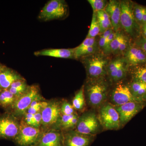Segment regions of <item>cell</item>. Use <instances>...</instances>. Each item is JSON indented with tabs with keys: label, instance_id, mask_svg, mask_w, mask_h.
Here are the masks:
<instances>
[{
	"label": "cell",
	"instance_id": "6da1fadb",
	"mask_svg": "<svg viewBox=\"0 0 146 146\" xmlns=\"http://www.w3.org/2000/svg\"><path fill=\"white\" fill-rule=\"evenodd\" d=\"M133 7L130 1H123L121 2V27L131 36L135 35L139 28L138 24L133 15Z\"/></svg>",
	"mask_w": 146,
	"mask_h": 146
},
{
	"label": "cell",
	"instance_id": "7a4b0ae2",
	"mask_svg": "<svg viewBox=\"0 0 146 146\" xmlns=\"http://www.w3.org/2000/svg\"><path fill=\"white\" fill-rule=\"evenodd\" d=\"M68 12V5L62 0H51L45 5L39 15V19L46 21L60 19Z\"/></svg>",
	"mask_w": 146,
	"mask_h": 146
},
{
	"label": "cell",
	"instance_id": "3957f363",
	"mask_svg": "<svg viewBox=\"0 0 146 146\" xmlns=\"http://www.w3.org/2000/svg\"><path fill=\"white\" fill-rule=\"evenodd\" d=\"M22 122L18 135L13 140L14 142L19 146H35L42 136L41 131L24 121Z\"/></svg>",
	"mask_w": 146,
	"mask_h": 146
},
{
	"label": "cell",
	"instance_id": "277c9868",
	"mask_svg": "<svg viewBox=\"0 0 146 146\" xmlns=\"http://www.w3.org/2000/svg\"><path fill=\"white\" fill-rule=\"evenodd\" d=\"M41 98L38 86H29L26 91L16 100L12 106L14 113L18 116L25 115L33 102Z\"/></svg>",
	"mask_w": 146,
	"mask_h": 146
},
{
	"label": "cell",
	"instance_id": "5b68a950",
	"mask_svg": "<svg viewBox=\"0 0 146 146\" xmlns=\"http://www.w3.org/2000/svg\"><path fill=\"white\" fill-rule=\"evenodd\" d=\"M98 119L100 124L108 130L118 129L121 125L119 113L110 104L105 105L101 108Z\"/></svg>",
	"mask_w": 146,
	"mask_h": 146
},
{
	"label": "cell",
	"instance_id": "8992f818",
	"mask_svg": "<svg viewBox=\"0 0 146 146\" xmlns=\"http://www.w3.org/2000/svg\"><path fill=\"white\" fill-rule=\"evenodd\" d=\"M100 125V123L96 114L87 112L79 117L76 131L82 134L94 136L99 131Z\"/></svg>",
	"mask_w": 146,
	"mask_h": 146
},
{
	"label": "cell",
	"instance_id": "52a82bcc",
	"mask_svg": "<svg viewBox=\"0 0 146 146\" xmlns=\"http://www.w3.org/2000/svg\"><path fill=\"white\" fill-rule=\"evenodd\" d=\"M84 60L86 71L89 76L98 78L105 74L108 60L100 54H91Z\"/></svg>",
	"mask_w": 146,
	"mask_h": 146
},
{
	"label": "cell",
	"instance_id": "ba28073f",
	"mask_svg": "<svg viewBox=\"0 0 146 146\" xmlns=\"http://www.w3.org/2000/svg\"><path fill=\"white\" fill-rule=\"evenodd\" d=\"M107 94V87L103 82H93L87 85L86 94L88 101L94 107H98L103 103Z\"/></svg>",
	"mask_w": 146,
	"mask_h": 146
},
{
	"label": "cell",
	"instance_id": "9c48e42d",
	"mask_svg": "<svg viewBox=\"0 0 146 146\" xmlns=\"http://www.w3.org/2000/svg\"><path fill=\"white\" fill-rule=\"evenodd\" d=\"M20 129V124L13 116L5 115L0 118V139L14 140Z\"/></svg>",
	"mask_w": 146,
	"mask_h": 146
},
{
	"label": "cell",
	"instance_id": "30bf717a",
	"mask_svg": "<svg viewBox=\"0 0 146 146\" xmlns=\"http://www.w3.org/2000/svg\"><path fill=\"white\" fill-rule=\"evenodd\" d=\"M41 112L42 125L44 127L53 125L57 122L61 113L59 103L55 101L48 103Z\"/></svg>",
	"mask_w": 146,
	"mask_h": 146
},
{
	"label": "cell",
	"instance_id": "8fae6325",
	"mask_svg": "<svg viewBox=\"0 0 146 146\" xmlns=\"http://www.w3.org/2000/svg\"><path fill=\"white\" fill-rule=\"evenodd\" d=\"M144 106L143 102H135L117 106L115 108L119 115L121 124H125L129 121L143 109Z\"/></svg>",
	"mask_w": 146,
	"mask_h": 146
},
{
	"label": "cell",
	"instance_id": "7c38bea8",
	"mask_svg": "<svg viewBox=\"0 0 146 146\" xmlns=\"http://www.w3.org/2000/svg\"><path fill=\"white\" fill-rule=\"evenodd\" d=\"M63 146H90L94 141L93 135L71 131L63 135Z\"/></svg>",
	"mask_w": 146,
	"mask_h": 146
},
{
	"label": "cell",
	"instance_id": "4fadbf2b",
	"mask_svg": "<svg viewBox=\"0 0 146 146\" xmlns=\"http://www.w3.org/2000/svg\"><path fill=\"white\" fill-rule=\"evenodd\" d=\"M112 101L117 106L130 102H138L131 94L129 87L122 82L118 83L112 94Z\"/></svg>",
	"mask_w": 146,
	"mask_h": 146
},
{
	"label": "cell",
	"instance_id": "5bb4252c",
	"mask_svg": "<svg viewBox=\"0 0 146 146\" xmlns=\"http://www.w3.org/2000/svg\"><path fill=\"white\" fill-rule=\"evenodd\" d=\"M104 10L109 15L112 29L115 32L118 31L121 27V2L115 0L110 1Z\"/></svg>",
	"mask_w": 146,
	"mask_h": 146
},
{
	"label": "cell",
	"instance_id": "9a60e30c",
	"mask_svg": "<svg viewBox=\"0 0 146 146\" xmlns=\"http://www.w3.org/2000/svg\"><path fill=\"white\" fill-rule=\"evenodd\" d=\"M63 135L51 131L43 133L35 146H63Z\"/></svg>",
	"mask_w": 146,
	"mask_h": 146
},
{
	"label": "cell",
	"instance_id": "2e32d148",
	"mask_svg": "<svg viewBox=\"0 0 146 146\" xmlns=\"http://www.w3.org/2000/svg\"><path fill=\"white\" fill-rule=\"evenodd\" d=\"M127 62L131 65H143L146 63V54L141 48L135 46L129 47L126 52Z\"/></svg>",
	"mask_w": 146,
	"mask_h": 146
},
{
	"label": "cell",
	"instance_id": "e0dca14e",
	"mask_svg": "<svg viewBox=\"0 0 146 146\" xmlns=\"http://www.w3.org/2000/svg\"><path fill=\"white\" fill-rule=\"evenodd\" d=\"M23 79H24L20 75L13 70L3 67L0 72V87L7 89L13 82Z\"/></svg>",
	"mask_w": 146,
	"mask_h": 146
},
{
	"label": "cell",
	"instance_id": "ac0fdd59",
	"mask_svg": "<svg viewBox=\"0 0 146 146\" xmlns=\"http://www.w3.org/2000/svg\"><path fill=\"white\" fill-rule=\"evenodd\" d=\"M36 56H44L59 58H69L74 57V49H50L35 52Z\"/></svg>",
	"mask_w": 146,
	"mask_h": 146
},
{
	"label": "cell",
	"instance_id": "d6986e66",
	"mask_svg": "<svg viewBox=\"0 0 146 146\" xmlns=\"http://www.w3.org/2000/svg\"><path fill=\"white\" fill-rule=\"evenodd\" d=\"M129 89L131 94L139 102L143 103L146 99V84L141 82L134 80Z\"/></svg>",
	"mask_w": 146,
	"mask_h": 146
},
{
	"label": "cell",
	"instance_id": "ffe728a7",
	"mask_svg": "<svg viewBox=\"0 0 146 146\" xmlns=\"http://www.w3.org/2000/svg\"><path fill=\"white\" fill-rule=\"evenodd\" d=\"M96 13L99 24L100 33H104L109 29H112L111 20L105 11H101Z\"/></svg>",
	"mask_w": 146,
	"mask_h": 146
},
{
	"label": "cell",
	"instance_id": "44dd1931",
	"mask_svg": "<svg viewBox=\"0 0 146 146\" xmlns=\"http://www.w3.org/2000/svg\"><path fill=\"white\" fill-rule=\"evenodd\" d=\"M28 87L25 80H21L12 83L9 90L16 97V99H18L26 91Z\"/></svg>",
	"mask_w": 146,
	"mask_h": 146
},
{
	"label": "cell",
	"instance_id": "7402d4cb",
	"mask_svg": "<svg viewBox=\"0 0 146 146\" xmlns=\"http://www.w3.org/2000/svg\"><path fill=\"white\" fill-rule=\"evenodd\" d=\"M72 106L75 109L79 111L83 110L86 107L83 86L76 94L73 100Z\"/></svg>",
	"mask_w": 146,
	"mask_h": 146
},
{
	"label": "cell",
	"instance_id": "603a6c76",
	"mask_svg": "<svg viewBox=\"0 0 146 146\" xmlns=\"http://www.w3.org/2000/svg\"><path fill=\"white\" fill-rule=\"evenodd\" d=\"M17 99L9 90L5 89L0 93V106L3 107L12 106Z\"/></svg>",
	"mask_w": 146,
	"mask_h": 146
},
{
	"label": "cell",
	"instance_id": "cb8c5ba5",
	"mask_svg": "<svg viewBox=\"0 0 146 146\" xmlns=\"http://www.w3.org/2000/svg\"><path fill=\"white\" fill-rule=\"evenodd\" d=\"M133 76L134 80L146 84V64L136 65L133 70Z\"/></svg>",
	"mask_w": 146,
	"mask_h": 146
},
{
	"label": "cell",
	"instance_id": "d4e9b609",
	"mask_svg": "<svg viewBox=\"0 0 146 146\" xmlns=\"http://www.w3.org/2000/svg\"><path fill=\"white\" fill-rule=\"evenodd\" d=\"M127 38V37L122 33H116L115 38L110 44V52L117 54V52L120 46L123 42Z\"/></svg>",
	"mask_w": 146,
	"mask_h": 146
},
{
	"label": "cell",
	"instance_id": "484cf974",
	"mask_svg": "<svg viewBox=\"0 0 146 146\" xmlns=\"http://www.w3.org/2000/svg\"><path fill=\"white\" fill-rule=\"evenodd\" d=\"M100 33V29L96 13L94 12L91 26L86 37L95 38Z\"/></svg>",
	"mask_w": 146,
	"mask_h": 146
},
{
	"label": "cell",
	"instance_id": "4316f807",
	"mask_svg": "<svg viewBox=\"0 0 146 146\" xmlns=\"http://www.w3.org/2000/svg\"><path fill=\"white\" fill-rule=\"evenodd\" d=\"M125 64V60L122 59H117L113 60L108 65V73L113 80L118 70L123 65Z\"/></svg>",
	"mask_w": 146,
	"mask_h": 146
},
{
	"label": "cell",
	"instance_id": "83f0119b",
	"mask_svg": "<svg viewBox=\"0 0 146 146\" xmlns=\"http://www.w3.org/2000/svg\"><path fill=\"white\" fill-rule=\"evenodd\" d=\"M94 13H97L101 11L104 10L108 2L104 0H89Z\"/></svg>",
	"mask_w": 146,
	"mask_h": 146
},
{
	"label": "cell",
	"instance_id": "f1b7e54d",
	"mask_svg": "<svg viewBox=\"0 0 146 146\" xmlns=\"http://www.w3.org/2000/svg\"><path fill=\"white\" fill-rule=\"evenodd\" d=\"M145 7L139 5H136L133 7V13L135 20L139 25H142V19Z\"/></svg>",
	"mask_w": 146,
	"mask_h": 146
},
{
	"label": "cell",
	"instance_id": "f546056e",
	"mask_svg": "<svg viewBox=\"0 0 146 146\" xmlns=\"http://www.w3.org/2000/svg\"><path fill=\"white\" fill-rule=\"evenodd\" d=\"M74 109L72 105L68 102H63L60 106V112L62 115H73L74 114Z\"/></svg>",
	"mask_w": 146,
	"mask_h": 146
},
{
	"label": "cell",
	"instance_id": "4dcf8cb0",
	"mask_svg": "<svg viewBox=\"0 0 146 146\" xmlns=\"http://www.w3.org/2000/svg\"><path fill=\"white\" fill-rule=\"evenodd\" d=\"M96 41L95 38H89L86 37L81 44L79 46L75 48L76 50H81L85 48H88L89 47L94 46H96Z\"/></svg>",
	"mask_w": 146,
	"mask_h": 146
},
{
	"label": "cell",
	"instance_id": "1f68e13d",
	"mask_svg": "<svg viewBox=\"0 0 146 146\" xmlns=\"http://www.w3.org/2000/svg\"><path fill=\"white\" fill-rule=\"evenodd\" d=\"M113 31H114L112 29H109L105 31L104 33H102L101 36L100 37L99 41V46L101 48L103 49V50L104 49L106 41L108 36H109Z\"/></svg>",
	"mask_w": 146,
	"mask_h": 146
},
{
	"label": "cell",
	"instance_id": "d6a6232c",
	"mask_svg": "<svg viewBox=\"0 0 146 146\" xmlns=\"http://www.w3.org/2000/svg\"><path fill=\"white\" fill-rule=\"evenodd\" d=\"M116 34V32L114 31L112 32V33L108 36L106 41L104 49L105 52L106 53L110 52V44H111L112 40L115 38Z\"/></svg>",
	"mask_w": 146,
	"mask_h": 146
},
{
	"label": "cell",
	"instance_id": "836d02e7",
	"mask_svg": "<svg viewBox=\"0 0 146 146\" xmlns=\"http://www.w3.org/2000/svg\"><path fill=\"white\" fill-rule=\"evenodd\" d=\"M41 112L42 111L37 112L36 114L34 115L32 125V126L33 127L38 128V127L42 124V115Z\"/></svg>",
	"mask_w": 146,
	"mask_h": 146
},
{
	"label": "cell",
	"instance_id": "e575fe53",
	"mask_svg": "<svg viewBox=\"0 0 146 146\" xmlns=\"http://www.w3.org/2000/svg\"><path fill=\"white\" fill-rule=\"evenodd\" d=\"M76 115V114H74L70 115H62L60 121V125L61 127L63 128L65 125L67 124L71 120H72L75 117Z\"/></svg>",
	"mask_w": 146,
	"mask_h": 146
},
{
	"label": "cell",
	"instance_id": "d590c367",
	"mask_svg": "<svg viewBox=\"0 0 146 146\" xmlns=\"http://www.w3.org/2000/svg\"><path fill=\"white\" fill-rule=\"evenodd\" d=\"M79 117L78 115H76L75 117L71 120L62 128L63 129H68L72 128L76 126L77 123L78 121Z\"/></svg>",
	"mask_w": 146,
	"mask_h": 146
},
{
	"label": "cell",
	"instance_id": "8d00e7d4",
	"mask_svg": "<svg viewBox=\"0 0 146 146\" xmlns=\"http://www.w3.org/2000/svg\"><path fill=\"white\" fill-rule=\"evenodd\" d=\"M136 45L141 48L146 54V39L142 36L136 41Z\"/></svg>",
	"mask_w": 146,
	"mask_h": 146
},
{
	"label": "cell",
	"instance_id": "74e56055",
	"mask_svg": "<svg viewBox=\"0 0 146 146\" xmlns=\"http://www.w3.org/2000/svg\"><path fill=\"white\" fill-rule=\"evenodd\" d=\"M24 122L28 125L32 126L34 115L26 112L24 115Z\"/></svg>",
	"mask_w": 146,
	"mask_h": 146
},
{
	"label": "cell",
	"instance_id": "f35d334b",
	"mask_svg": "<svg viewBox=\"0 0 146 146\" xmlns=\"http://www.w3.org/2000/svg\"><path fill=\"white\" fill-rule=\"evenodd\" d=\"M142 31L143 32V36L146 39V24H144L142 26Z\"/></svg>",
	"mask_w": 146,
	"mask_h": 146
},
{
	"label": "cell",
	"instance_id": "ab89813d",
	"mask_svg": "<svg viewBox=\"0 0 146 146\" xmlns=\"http://www.w3.org/2000/svg\"><path fill=\"white\" fill-rule=\"evenodd\" d=\"M145 24H146V7H145L143 19H142V25Z\"/></svg>",
	"mask_w": 146,
	"mask_h": 146
},
{
	"label": "cell",
	"instance_id": "60d3db41",
	"mask_svg": "<svg viewBox=\"0 0 146 146\" xmlns=\"http://www.w3.org/2000/svg\"><path fill=\"white\" fill-rule=\"evenodd\" d=\"M3 67H2V66L1 65V64H0V72H1V70Z\"/></svg>",
	"mask_w": 146,
	"mask_h": 146
},
{
	"label": "cell",
	"instance_id": "b9f144b4",
	"mask_svg": "<svg viewBox=\"0 0 146 146\" xmlns=\"http://www.w3.org/2000/svg\"><path fill=\"white\" fill-rule=\"evenodd\" d=\"M2 91V89L0 87V93H1V92Z\"/></svg>",
	"mask_w": 146,
	"mask_h": 146
}]
</instances>
